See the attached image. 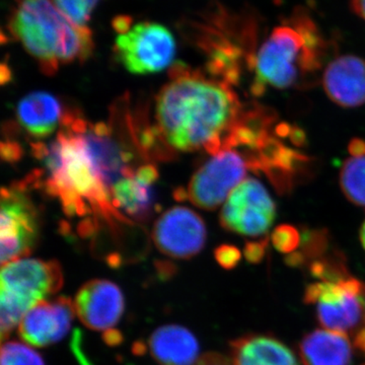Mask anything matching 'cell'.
Listing matches in <instances>:
<instances>
[{"mask_svg":"<svg viewBox=\"0 0 365 365\" xmlns=\"http://www.w3.org/2000/svg\"><path fill=\"white\" fill-rule=\"evenodd\" d=\"M241 113L228 83L178 64L155 102L158 136L174 150L215 155Z\"/></svg>","mask_w":365,"mask_h":365,"instance_id":"1","label":"cell"},{"mask_svg":"<svg viewBox=\"0 0 365 365\" xmlns=\"http://www.w3.org/2000/svg\"><path fill=\"white\" fill-rule=\"evenodd\" d=\"M74 115L66 113L55 140L33 144L34 153L44 167L48 193L59 199L67 215L97 211L108 220L129 222L113 206L111 191L86 148Z\"/></svg>","mask_w":365,"mask_h":365,"instance_id":"2","label":"cell"},{"mask_svg":"<svg viewBox=\"0 0 365 365\" xmlns=\"http://www.w3.org/2000/svg\"><path fill=\"white\" fill-rule=\"evenodd\" d=\"M9 31L47 74L93 51L91 29L69 20L52 0H14Z\"/></svg>","mask_w":365,"mask_h":365,"instance_id":"3","label":"cell"},{"mask_svg":"<svg viewBox=\"0 0 365 365\" xmlns=\"http://www.w3.org/2000/svg\"><path fill=\"white\" fill-rule=\"evenodd\" d=\"M325 50L318 26L304 9H295L289 20L273 29L255 54L252 93L261 97L267 86L284 90L300 85L321 68Z\"/></svg>","mask_w":365,"mask_h":365,"instance_id":"4","label":"cell"},{"mask_svg":"<svg viewBox=\"0 0 365 365\" xmlns=\"http://www.w3.org/2000/svg\"><path fill=\"white\" fill-rule=\"evenodd\" d=\"M63 282V272L57 261L23 258L2 265V323L18 326L34 306L58 292Z\"/></svg>","mask_w":365,"mask_h":365,"instance_id":"5","label":"cell"},{"mask_svg":"<svg viewBox=\"0 0 365 365\" xmlns=\"http://www.w3.org/2000/svg\"><path fill=\"white\" fill-rule=\"evenodd\" d=\"M365 284L347 276L334 281H316L307 285L304 302L316 307L319 323L334 332L354 331L365 317Z\"/></svg>","mask_w":365,"mask_h":365,"instance_id":"6","label":"cell"},{"mask_svg":"<svg viewBox=\"0 0 365 365\" xmlns=\"http://www.w3.org/2000/svg\"><path fill=\"white\" fill-rule=\"evenodd\" d=\"M176 41L167 26L140 21L115 42L117 59L130 73H158L169 67L176 55Z\"/></svg>","mask_w":365,"mask_h":365,"instance_id":"7","label":"cell"},{"mask_svg":"<svg viewBox=\"0 0 365 365\" xmlns=\"http://www.w3.org/2000/svg\"><path fill=\"white\" fill-rule=\"evenodd\" d=\"M248 170L246 155L235 148H222L192 177L185 198L197 207L215 210L244 181Z\"/></svg>","mask_w":365,"mask_h":365,"instance_id":"8","label":"cell"},{"mask_svg":"<svg viewBox=\"0 0 365 365\" xmlns=\"http://www.w3.org/2000/svg\"><path fill=\"white\" fill-rule=\"evenodd\" d=\"M39 213L24 187L2 188L1 237L2 265L26 258L36 246L39 237Z\"/></svg>","mask_w":365,"mask_h":365,"instance_id":"9","label":"cell"},{"mask_svg":"<svg viewBox=\"0 0 365 365\" xmlns=\"http://www.w3.org/2000/svg\"><path fill=\"white\" fill-rule=\"evenodd\" d=\"M276 217V206L258 180L247 179L232 192L220 213L225 230L247 237L268 232Z\"/></svg>","mask_w":365,"mask_h":365,"instance_id":"10","label":"cell"},{"mask_svg":"<svg viewBox=\"0 0 365 365\" xmlns=\"http://www.w3.org/2000/svg\"><path fill=\"white\" fill-rule=\"evenodd\" d=\"M205 223L190 208L176 206L165 211L155 222L153 239L165 256L187 260L200 253L205 246Z\"/></svg>","mask_w":365,"mask_h":365,"instance_id":"11","label":"cell"},{"mask_svg":"<svg viewBox=\"0 0 365 365\" xmlns=\"http://www.w3.org/2000/svg\"><path fill=\"white\" fill-rule=\"evenodd\" d=\"M246 158L249 170L265 175L281 194L292 191L309 163V158L284 145L272 133L256 150L247 153Z\"/></svg>","mask_w":365,"mask_h":365,"instance_id":"12","label":"cell"},{"mask_svg":"<svg viewBox=\"0 0 365 365\" xmlns=\"http://www.w3.org/2000/svg\"><path fill=\"white\" fill-rule=\"evenodd\" d=\"M76 316L73 300L60 297L40 302L21 319L19 333L26 344L42 348L59 342L71 330Z\"/></svg>","mask_w":365,"mask_h":365,"instance_id":"13","label":"cell"},{"mask_svg":"<svg viewBox=\"0 0 365 365\" xmlns=\"http://www.w3.org/2000/svg\"><path fill=\"white\" fill-rule=\"evenodd\" d=\"M74 307L81 323L93 331H111L124 312V297L118 285L109 280L93 279L81 287Z\"/></svg>","mask_w":365,"mask_h":365,"instance_id":"14","label":"cell"},{"mask_svg":"<svg viewBox=\"0 0 365 365\" xmlns=\"http://www.w3.org/2000/svg\"><path fill=\"white\" fill-rule=\"evenodd\" d=\"M158 172L155 165H145L134 170L112 188L113 206L132 220H148L155 210V182Z\"/></svg>","mask_w":365,"mask_h":365,"instance_id":"15","label":"cell"},{"mask_svg":"<svg viewBox=\"0 0 365 365\" xmlns=\"http://www.w3.org/2000/svg\"><path fill=\"white\" fill-rule=\"evenodd\" d=\"M327 96L344 108L365 103V61L352 55L338 57L327 66L323 78Z\"/></svg>","mask_w":365,"mask_h":365,"instance_id":"16","label":"cell"},{"mask_svg":"<svg viewBox=\"0 0 365 365\" xmlns=\"http://www.w3.org/2000/svg\"><path fill=\"white\" fill-rule=\"evenodd\" d=\"M66 113L58 98L47 91H34L21 98L16 107L19 123L33 138L51 136L63 122Z\"/></svg>","mask_w":365,"mask_h":365,"instance_id":"17","label":"cell"},{"mask_svg":"<svg viewBox=\"0 0 365 365\" xmlns=\"http://www.w3.org/2000/svg\"><path fill=\"white\" fill-rule=\"evenodd\" d=\"M153 359L162 365H195L199 344L188 329L167 325L157 329L148 341Z\"/></svg>","mask_w":365,"mask_h":365,"instance_id":"18","label":"cell"},{"mask_svg":"<svg viewBox=\"0 0 365 365\" xmlns=\"http://www.w3.org/2000/svg\"><path fill=\"white\" fill-rule=\"evenodd\" d=\"M232 365H299L294 353L268 335H247L230 342Z\"/></svg>","mask_w":365,"mask_h":365,"instance_id":"19","label":"cell"},{"mask_svg":"<svg viewBox=\"0 0 365 365\" xmlns=\"http://www.w3.org/2000/svg\"><path fill=\"white\" fill-rule=\"evenodd\" d=\"M304 365H349L353 349L345 334L316 330L307 334L299 344Z\"/></svg>","mask_w":365,"mask_h":365,"instance_id":"20","label":"cell"},{"mask_svg":"<svg viewBox=\"0 0 365 365\" xmlns=\"http://www.w3.org/2000/svg\"><path fill=\"white\" fill-rule=\"evenodd\" d=\"M340 185L348 200L365 207V157L346 160L341 169Z\"/></svg>","mask_w":365,"mask_h":365,"instance_id":"21","label":"cell"},{"mask_svg":"<svg viewBox=\"0 0 365 365\" xmlns=\"http://www.w3.org/2000/svg\"><path fill=\"white\" fill-rule=\"evenodd\" d=\"M1 365H45L39 353L28 344L19 341H6L2 344Z\"/></svg>","mask_w":365,"mask_h":365,"instance_id":"22","label":"cell"},{"mask_svg":"<svg viewBox=\"0 0 365 365\" xmlns=\"http://www.w3.org/2000/svg\"><path fill=\"white\" fill-rule=\"evenodd\" d=\"M69 20L81 26H88L91 13L100 0H52Z\"/></svg>","mask_w":365,"mask_h":365,"instance_id":"23","label":"cell"},{"mask_svg":"<svg viewBox=\"0 0 365 365\" xmlns=\"http://www.w3.org/2000/svg\"><path fill=\"white\" fill-rule=\"evenodd\" d=\"M274 248L283 254L294 253L302 241V235L297 227L289 225H279L274 230L272 237Z\"/></svg>","mask_w":365,"mask_h":365,"instance_id":"24","label":"cell"},{"mask_svg":"<svg viewBox=\"0 0 365 365\" xmlns=\"http://www.w3.org/2000/svg\"><path fill=\"white\" fill-rule=\"evenodd\" d=\"M216 261L225 269H234L241 261L242 254L240 250L230 245H222L215 250Z\"/></svg>","mask_w":365,"mask_h":365,"instance_id":"25","label":"cell"},{"mask_svg":"<svg viewBox=\"0 0 365 365\" xmlns=\"http://www.w3.org/2000/svg\"><path fill=\"white\" fill-rule=\"evenodd\" d=\"M268 242L267 237L262 241L248 242L244 249V256L246 260L252 264L260 263L267 252Z\"/></svg>","mask_w":365,"mask_h":365,"instance_id":"26","label":"cell"},{"mask_svg":"<svg viewBox=\"0 0 365 365\" xmlns=\"http://www.w3.org/2000/svg\"><path fill=\"white\" fill-rule=\"evenodd\" d=\"M195 365H232L225 356L215 353H208L198 359Z\"/></svg>","mask_w":365,"mask_h":365,"instance_id":"27","label":"cell"},{"mask_svg":"<svg viewBox=\"0 0 365 365\" xmlns=\"http://www.w3.org/2000/svg\"><path fill=\"white\" fill-rule=\"evenodd\" d=\"M348 150L352 157H365V140L361 138L352 139L348 146Z\"/></svg>","mask_w":365,"mask_h":365,"instance_id":"28","label":"cell"},{"mask_svg":"<svg viewBox=\"0 0 365 365\" xmlns=\"http://www.w3.org/2000/svg\"><path fill=\"white\" fill-rule=\"evenodd\" d=\"M350 7L355 14L365 21V0H350Z\"/></svg>","mask_w":365,"mask_h":365,"instance_id":"29","label":"cell"},{"mask_svg":"<svg viewBox=\"0 0 365 365\" xmlns=\"http://www.w3.org/2000/svg\"><path fill=\"white\" fill-rule=\"evenodd\" d=\"M355 346L365 354V327L360 329L355 336Z\"/></svg>","mask_w":365,"mask_h":365,"instance_id":"30","label":"cell"},{"mask_svg":"<svg viewBox=\"0 0 365 365\" xmlns=\"http://www.w3.org/2000/svg\"><path fill=\"white\" fill-rule=\"evenodd\" d=\"M360 241H361L362 246L365 250V222L362 225L361 230H360Z\"/></svg>","mask_w":365,"mask_h":365,"instance_id":"31","label":"cell"},{"mask_svg":"<svg viewBox=\"0 0 365 365\" xmlns=\"http://www.w3.org/2000/svg\"><path fill=\"white\" fill-rule=\"evenodd\" d=\"M364 313H365V290L364 294Z\"/></svg>","mask_w":365,"mask_h":365,"instance_id":"32","label":"cell"}]
</instances>
